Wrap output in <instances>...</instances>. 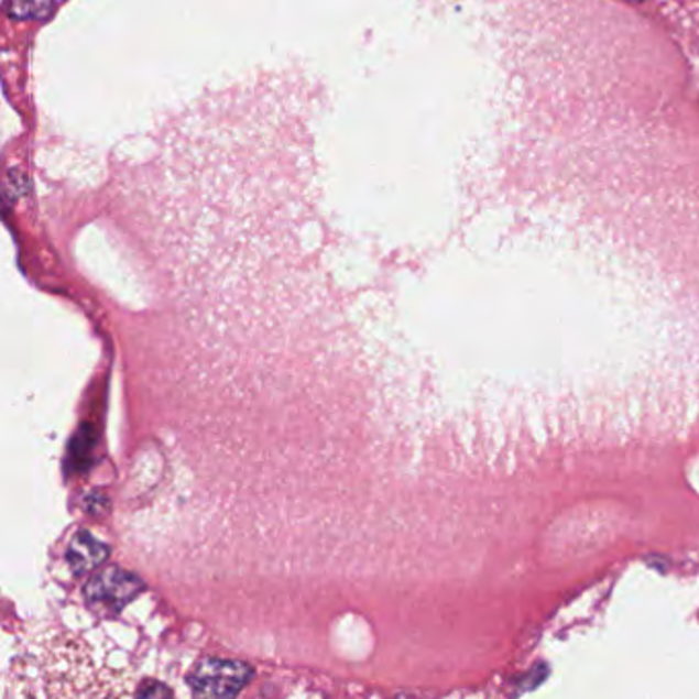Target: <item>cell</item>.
I'll list each match as a JSON object with an SVG mask.
<instances>
[{
    "instance_id": "5b68a950",
    "label": "cell",
    "mask_w": 699,
    "mask_h": 699,
    "mask_svg": "<svg viewBox=\"0 0 699 699\" xmlns=\"http://www.w3.org/2000/svg\"><path fill=\"white\" fill-rule=\"evenodd\" d=\"M632 2H640V0H632Z\"/></svg>"
},
{
    "instance_id": "277c9868",
    "label": "cell",
    "mask_w": 699,
    "mask_h": 699,
    "mask_svg": "<svg viewBox=\"0 0 699 699\" xmlns=\"http://www.w3.org/2000/svg\"><path fill=\"white\" fill-rule=\"evenodd\" d=\"M7 9L17 19H45L54 11V0H7Z\"/></svg>"
},
{
    "instance_id": "6da1fadb",
    "label": "cell",
    "mask_w": 699,
    "mask_h": 699,
    "mask_svg": "<svg viewBox=\"0 0 699 699\" xmlns=\"http://www.w3.org/2000/svg\"><path fill=\"white\" fill-rule=\"evenodd\" d=\"M253 677L249 665L226 658H204L189 673V687L201 698H232Z\"/></svg>"
},
{
    "instance_id": "7a4b0ae2",
    "label": "cell",
    "mask_w": 699,
    "mask_h": 699,
    "mask_svg": "<svg viewBox=\"0 0 699 699\" xmlns=\"http://www.w3.org/2000/svg\"><path fill=\"white\" fill-rule=\"evenodd\" d=\"M140 591H142V580L134 575L121 568H103L90 577L85 587V599L90 610L103 615H116Z\"/></svg>"
},
{
    "instance_id": "3957f363",
    "label": "cell",
    "mask_w": 699,
    "mask_h": 699,
    "mask_svg": "<svg viewBox=\"0 0 699 699\" xmlns=\"http://www.w3.org/2000/svg\"><path fill=\"white\" fill-rule=\"evenodd\" d=\"M107 548L99 539L83 532V534H76L68 546V565L75 570L76 575H87L92 570H99V566L103 565L107 560Z\"/></svg>"
}]
</instances>
